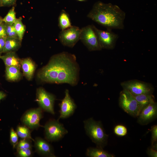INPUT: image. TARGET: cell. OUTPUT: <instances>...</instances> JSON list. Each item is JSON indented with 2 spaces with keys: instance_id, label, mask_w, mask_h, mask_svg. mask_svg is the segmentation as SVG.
<instances>
[{
  "instance_id": "obj_10",
  "label": "cell",
  "mask_w": 157,
  "mask_h": 157,
  "mask_svg": "<svg viewBox=\"0 0 157 157\" xmlns=\"http://www.w3.org/2000/svg\"><path fill=\"white\" fill-rule=\"evenodd\" d=\"M43 110L40 107L32 109L26 112L21 118L23 124L31 129H36L42 126L40 124L43 117Z\"/></svg>"
},
{
  "instance_id": "obj_14",
  "label": "cell",
  "mask_w": 157,
  "mask_h": 157,
  "mask_svg": "<svg viewBox=\"0 0 157 157\" xmlns=\"http://www.w3.org/2000/svg\"><path fill=\"white\" fill-rule=\"evenodd\" d=\"M34 141L36 151L39 154L46 157H56L52 146L45 140L38 137Z\"/></svg>"
},
{
  "instance_id": "obj_6",
  "label": "cell",
  "mask_w": 157,
  "mask_h": 157,
  "mask_svg": "<svg viewBox=\"0 0 157 157\" xmlns=\"http://www.w3.org/2000/svg\"><path fill=\"white\" fill-rule=\"evenodd\" d=\"M123 89L126 90L134 96L141 94H152L154 89L150 84L138 80H132L121 83Z\"/></svg>"
},
{
  "instance_id": "obj_5",
  "label": "cell",
  "mask_w": 157,
  "mask_h": 157,
  "mask_svg": "<svg viewBox=\"0 0 157 157\" xmlns=\"http://www.w3.org/2000/svg\"><path fill=\"white\" fill-rule=\"evenodd\" d=\"M46 139L49 141H58L68 133L67 131L58 120L51 119L44 126Z\"/></svg>"
},
{
  "instance_id": "obj_38",
  "label": "cell",
  "mask_w": 157,
  "mask_h": 157,
  "mask_svg": "<svg viewBox=\"0 0 157 157\" xmlns=\"http://www.w3.org/2000/svg\"><path fill=\"white\" fill-rule=\"evenodd\" d=\"M77 1H85L87 0H76Z\"/></svg>"
},
{
  "instance_id": "obj_35",
  "label": "cell",
  "mask_w": 157,
  "mask_h": 157,
  "mask_svg": "<svg viewBox=\"0 0 157 157\" xmlns=\"http://www.w3.org/2000/svg\"><path fill=\"white\" fill-rule=\"evenodd\" d=\"M7 37H12L19 39L17 34L15 30H13L9 33L7 35Z\"/></svg>"
},
{
  "instance_id": "obj_13",
  "label": "cell",
  "mask_w": 157,
  "mask_h": 157,
  "mask_svg": "<svg viewBox=\"0 0 157 157\" xmlns=\"http://www.w3.org/2000/svg\"><path fill=\"white\" fill-rule=\"evenodd\" d=\"M157 116V104L155 102L149 104L140 111L137 117V122L142 125H146L156 119Z\"/></svg>"
},
{
  "instance_id": "obj_33",
  "label": "cell",
  "mask_w": 157,
  "mask_h": 157,
  "mask_svg": "<svg viewBox=\"0 0 157 157\" xmlns=\"http://www.w3.org/2000/svg\"><path fill=\"white\" fill-rule=\"evenodd\" d=\"M5 25L7 35L11 32L15 30L13 24L11 25L5 23Z\"/></svg>"
},
{
  "instance_id": "obj_32",
  "label": "cell",
  "mask_w": 157,
  "mask_h": 157,
  "mask_svg": "<svg viewBox=\"0 0 157 157\" xmlns=\"http://www.w3.org/2000/svg\"><path fill=\"white\" fill-rule=\"evenodd\" d=\"M7 37L5 29V23L3 22L0 24V38H6Z\"/></svg>"
},
{
  "instance_id": "obj_20",
  "label": "cell",
  "mask_w": 157,
  "mask_h": 157,
  "mask_svg": "<svg viewBox=\"0 0 157 157\" xmlns=\"http://www.w3.org/2000/svg\"><path fill=\"white\" fill-rule=\"evenodd\" d=\"M58 25L59 28L63 30L68 28L72 25L69 15L64 10H62L58 18Z\"/></svg>"
},
{
  "instance_id": "obj_23",
  "label": "cell",
  "mask_w": 157,
  "mask_h": 157,
  "mask_svg": "<svg viewBox=\"0 0 157 157\" xmlns=\"http://www.w3.org/2000/svg\"><path fill=\"white\" fill-rule=\"evenodd\" d=\"M13 25L19 39L22 41L25 31L26 27L22 21V18L17 19Z\"/></svg>"
},
{
  "instance_id": "obj_2",
  "label": "cell",
  "mask_w": 157,
  "mask_h": 157,
  "mask_svg": "<svg viewBox=\"0 0 157 157\" xmlns=\"http://www.w3.org/2000/svg\"><path fill=\"white\" fill-rule=\"evenodd\" d=\"M87 16L107 29H122L124 28L125 13L117 6L110 3L97 2Z\"/></svg>"
},
{
  "instance_id": "obj_11",
  "label": "cell",
  "mask_w": 157,
  "mask_h": 157,
  "mask_svg": "<svg viewBox=\"0 0 157 157\" xmlns=\"http://www.w3.org/2000/svg\"><path fill=\"white\" fill-rule=\"evenodd\" d=\"M55 96L46 91L43 88H38L37 90L36 101L40 107L46 112L54 114V104Z\"/></svg>"
},
{
  "instance_id": "obj_24",
  "label": "cell",
  "mask_w": 157,
  "mask_h": 157,
  "mask_svg": "<svg viewBox=\"0 0 157 157\" xmlns=\"http://www.w3.org/2000/svg\"><path fill=\"white\" fill-rule=\"evenodd\" d=\"M17 18L16 16L15 8L13 6L9 10L7 14L3 18V22L4 23L11 25L13 24Z\"/></svg>"
},
{
  "instance_id": "obj_22",
  "label": "cell",
  "mask_w": 157,
  "mask_h": 157,
  "mask_svg": "<svg viewBox=\"0 0 157 157\" xmlns=\"http://www.w3.org/2000/svg\"><path fill=\"white\" fill-rule=\"evenodd\" d=\"M16 132L18 137L22 139H30L34 141V140L31 137V131L30 129L26 126H18Z\"/></svg>"
},
{
  "instance_id": "obj_40",
  "label": "cell",
  "mask_w": 157,
  "mask_h": 157,
  "mask_svg": "<svg viewBox=\"0 0 157 157\" xmlns=\"http://www.w3.org/2000/svg\"><path fill=\"white\" fill-rule=\"evenodd\" d=\"M1 56L0 55V58H1Z\"/></svg>"
},
{
  "instance_id": "obj_3",
  "label": "cell",
  "mask_w": 157,
  "mask_h": 157,
  "mask_svg": "<svg viewBox=\"0 0 157 157\" xmlns=\"http://www.w3.org/2000/svg\"><path fill=\"white\" fill-rule=\"evenodd\" d=\"M83 123L87 135L97 147L103 148L107 144L108 135L106 133L101 122L90 118Z\"/></svg>"
},
{
  "instance_id": "obj_37",
  "label": "cell",
  "mask_w": 157,
  "mask_h": 157,
  "mask_svg": "<svg viewBox=\"0 0 157 157\" xmlns=\"http://www.w3.org/2000/svg\"><path fill=\"white\" fill-rule=\"evenodd\" d=\"M3 18L0 16V24H1L3 22Z\"/></svg>"
},
{
  "instance_id": "obj_25",
  "label": "cell",
  "mask_w": 157,
  "mask_h": 157,
  "mask_svg": "<svg viewBox=\"0 0 157 157\" xmlns=\"http://www.w3.org/2000/svg\"><path fill=\"white\" fill-rule=\"evenodd\" d=\"M31 140L30 139H22L18 142L16 147L17 150L32 148V145Z\"/></svg>"
},
{
  "instance_id": "obj_39",
  "label": "cell",
  "mask_w": 157,
  "mask_h": 157,
  "mask_svg": "<svg viewBox=\"0 0 157 157\" xmlns=\"http://www.w3.org/2000/svg\"><path fill=\"white\" fill-rule=\"evenodd\" d=\"M2 6L1 2V0H0V7Z\"/></svg>"
},
{
  "instance_id": "obj_27",
  "label": "cell",
  "mask_w": 157,
  "mask_h": 157,
  "mask_svg": "<svg viewBox=\"0 0 157 157\" xmlns=\"http://www.w3.org/2000/svg\"><path fill=\"white\" fill-rule=\"evenodd\" d=\"M10 141L13 148H15L18 142V136L13 128L11 129L10 131Z\"/></svg>"
},
{
  "instance_id": "obj_8",
  "label": "cell",
  "mask_w": 157,
  "mask_h": 157,
  "mask_svg": "<svg viewBox=\"0 0 157 157\" xmlns=\"http://www.w3.org/2000/svg\"><path fill=\"white\" fill-rule=\"evenodd\" d=\"M93 26L101 49H114L118 38V35L113 32L112 30L107 29L106 31L102 30L97 28L93 25Z\"/></svg>"
},
{
  "instance_id": "obj_12",
  "label": "cell",
  "mask_w": 157,
  "mask_h": 157,
  "mask_svg": "<svg viewBox=\"0 0 157 157\" xmlns=\"http://www.w3.org/2000/svg\"><path fill=\"white\" fill-rule=\"evenodd\" d=\"M59 105L60 115L58 120L68 118L74 113L76 106L71 97L68 89L65 90V97Z\"/></svg>"
},
{
  "instance_id": "obj_19",
  "label": "cell",
  "mask_w": 157,
  "mask_h": 157,
  "mask_svg": "<svg viewBox=\"0 0 157 157\" xmlns=\"http://www.w3.org/2000/svg\"><path fill=\"white\" fill-rule=\"evenodd\" d=\"M86 155L90 157H114L115 156L103 150L102 148L97 147L87 149Z\"/></svg>"
},
{
  "instance_id": "obj_7",
  "label": "cell",
  "mask_w": 157,
  "mask_h": 157,
  "mask_svg": "<svg viewBox=\"0 0 157 157\" xmlns=\"http://www.w3.org/2000/svg\"><path fill=\"white\" fill-rule=\"evenodd\" d=\"M80 40L90 51H100L102 49L93 24L89 25L81 29Z\"/></svg>"
},
{
  "instance_id": "obj_30",
  "label": "cell",
  "mask_w": 157,
  "mask_h": 157,
  "mask_svg": "<svg viewBox=\"0 0 157 157\" xmlns=\"http://www.w3.org/2000/svg\"><path fill=\"white\" fill-rule=\"evenodd\" d=\"M147 153L150 157H157V144L152 146L151 147L148 149Z\"/></svg>"
},
{
  "instance_id": "obj_28",
  "label": "cell",
  "mask_w": 157,
  "mask_h": 157,
  "mask_svg": "<svg viewBox=\"0 0 157 157\" xmlns=\"http://www.w3.org/2000/svg\"><path fill=\"white\" fill-rule=\"evenodd\" d=\"M32 148L23 149L17 150V154L20 157H29L33 154Z\"/></svg>"
},
{
  "instance_id": "obj_18",
  "label": "cell",
  "mask_w": 157,
  "mask_h": 157,
  "mask_svg": "<svg viewBox=\"0 0 157 157\" xmlns=\"http://www.w3.org/2000/svg\"><path fill=\"white\" fill-rule=\"evenodd\" d=\"M137 101L140 111L151 103L155 102L152 94H141L134 96Z\"/></svg>"
},
{
  "instance_id": "obj_4",
  "label": "cell",
  "mask_w": 157,
  "mask_h": 157,
  "mask_svg": "<svg viewBox=\"0 0 157 157\" xmlns=\"http://www.w3.org/2000/svg\"><path fill=\"white\" fill-rule=\"evenodd\" d=\"M119 102L125 112L133 117H138L140 112V107L134 96L129 92L123 89L120 93Z\"/></svg>"
},
{
  "instance_id": "obj_29",
  "label": "cell",
  "mask_w": 157,
  "mask_h": 157,
  "mask_svg": "<svg viewBox=\"0 0 157 157\" xmlns=\"http://www.w3.org/2000/svg\"><path fill=\"white\" fill-rule=\"evenodd\" d=\"M150 131L151 133V143L152 146L156 144L157 140V126L156 125L152 126Z\"/></svg>"
},
{
  "instance_id": "obj_31",
  "label": "cell",
  "mask_w": 157,
  "mask_h": 157,
  "mask_svg": "<svg viewBox=\"0 0 157 157\" xmlns=\"http://www.w3.org/2000/svg\"><path fill=\"white\" fill-rule=\"evenodd\" d=\"M2 6H10L14 5L16 3L17 0H1Z\"/></svg>"
},
{
  "instance_id": "obj_15",
  "label": "cell",
  "mask_w": 157,
  "mask_h": 157,
  "mask_svg": "<svg viewBox=\"0 0 157 157\" xmlns=\"http://www.w3.org/2000/svg\"><path fill=\"white\" fill-rule=\"evenodd\" d=\"M21 65L25 76L28 80H31L35 69L34 63L31 59L27 58L21 60Z\"/></svg>"
},
{
  "instance_id": "obj_16",
  "label": "cell",
  "mask_w": 157,
  "mask_h": 157,
  "mask_svg": "<svg viewBox=\"0 0 157 157\" xmlns=\"http://www.w3.org/2000/svg\"><path fill=\"white\" fill-rule=\"evenodd\" d=\"M6 67L14 66L20 69L21 60L17 56L15 52H8L1 57Z\"/></svg>"
},
{
  "instance_id": "obj_17",
  "label": "cell",
  "mask_w": 157,
  "mask_h": 157,
  "mask_svg": "<svg viewBox=\"0 0 157 157\" xmlns=\"http://www.w3.org/2000/svg\"><path fill=\"white\" fill-rule=\"evenodd\" d=\"M21 42L18 38L7 37L3 53L15 52L20 47Z\"/></svg>"
},
{
  "instance_id": "obj_26",
  "label": "cell",
  "mask_w": 157,
  "mask_h": 157,
  "mask_svg": "<svg viewBox=\"0 0 157 157\" xmlns=\"http://www.w3.org/2000/svg\"><path fill=\"white\" fill-rule=\"evenodd\" d=\"M114 132L117 135L123 136L127 134V130L126 128L124 125L119 124L115 126L114 129Z\"/></svg>"
},
{
  "instance_id": "obj_1",
  "label": "cell",
  "mask_w": 157,
  "mask_h": 157,
  "mask_svg": "<svg viewBox=\"0 0 157 157\" xmlns=\"http://www.w3.org/2000/svg\"><path fill=\"white\" fill-rule=\"evenodd\" d=\"M79 71L75 55L64 51L53 56L39 72L38 76L43 82L74 86L78 83Z\"/></svg>"
},
{
  "instance_id": "obj_34",
  "label": "cell",
  "mask_w": 157,
  "mask_h": 157,
  "mask_svg": "<svg viewBox=\"0 0 157 157\" xmlns=\"http://www.w3.org/2000/svg\"><path fill=\"white\" fill-rule=\"evenodd\" d=\"M6 38H0V53H3Z\"/></svg>"
},
{
  "instance_id": "obj_21",
  "label": "cell",
  "mask_w": 157,
  "mask_h": 157,
  "mask_svg": "<svg viewBox=\"0 0 157 157\" xmlns=\"http://www.w3.org/2000/svg\"><path fill=\"white\" fill-rule=\"evenodd\" d=\"M20 69L14 66L6 67V75L7 79L12 81L19 79L21 76Z\"/></svg>"
},
{
  "instance_id": "obj_9",
  "label": "cell",
  "mask_w": 157,
  "mask_h": 157,
  "mask_svg": "<svg viewBox=\"0 0 157 157\" xmlns=\"http://www.w3.org/2000/svg\"><path fill=\"white\" fill-rule=\"evenodd\" d=\"M81 29L72 26L60 32L58 38L62 44L65 46L73 48L80 40Z\"/></svg>"
},
{
  "instance_id": "obj_36",
  "label": "cell",
  "mask_w": 157,
  "mask_h": 157,
  "mask_svg": "<svg viewBox=\"0 0 157 157\" xmlns=\"http://www.w3.org/2000/svg\"><path fill=\"white\" fill-rule=\"evenodd\" d=\"M6 96V94L2 91H0V100L4 98Z\"/></svg>"
}]
</instances>
